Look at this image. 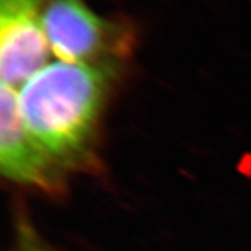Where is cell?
I'll return each mask as SVG.
<instances>
[{
  "instance_id": "obj_1",
  "label": "cell",
  "mask_w": 251,
  "mask_h": 251,
  "mask_svg": "<svg viewBox=\"0 0 251 251\" xmlns=\"http://www.w3.org/2000/svg\"><path fill=\"white\" fill-rule=\"evenodd\" d=\"M115 64L53 62L18 90L29 133L60 166L85 158Z\"/></svg>"
},
{
  "instance_id": "obj_2",
  "label": "cell",
  "mask_w": 251,
  "mask_h": 251,
  "mask_svg": "<svg viewBox=\"0 0 251 251\" xmlns=\"http://www.w3.org/2000/svg\"><path fill=\"white\" fill-rule=\"evenodd\" d=\"M42 24L52 53L62 62L115 64L131 46L125 25L98 16L84 0H49Z\"/></svg>"
},
{
  "instance_id": "obj_3",
  "label": "cell",
  "mask_w": 251,
  "mask_h": 251,
  "mask_svg": "<svg viewBox=\"0 0 251 251\" xmlns=\"http://www.w3.org/2000/svg\"><path fill=\"white\" fill-rule=\"evenodd\" d=\"M0 168L20 184L46 191L62 187V166L29 133L20 113L18 91L6 84L0 91Z\"/></svg>"
},
{
  "instance_id": "obj_4",
  "label": "cell",
  "mask_w": 251,
  "mask_h": 251,
  "mask_svg": "<svg viewBox=\"0 0 251 251\" xmlns=\"http://www.w3.org/2000/svg\"><path fill=\"white\" fill-rule=\"evenodd\" d=\"M50 52L39 14L0 16L1 84L20 90L48 66Z\"/></svg>"
},
{
  "instance_id": "obj_5",
  "label": "cell",
  "mask_w": 251,
  "mask_h": 251,
  "mask_svg": "<svg viewBox=\"0 0 251 251\" xmlns=\"http://www.w3.org/2000/svg\"><path fill=\"white\" fill-rule=\"evenodd\" d=\"M23 251H41L38 247H36L35 244H24V249Z\"/></svg>"
}]
</instances>
